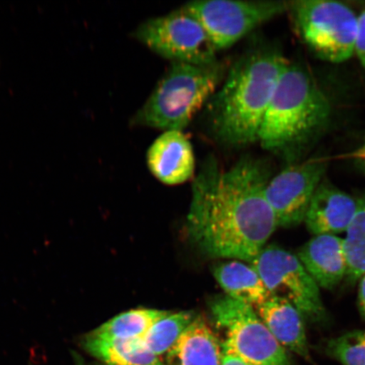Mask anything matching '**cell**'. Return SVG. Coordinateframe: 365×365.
Returning a JSON list of instances; mask_svg holds the SVG:
<instances>
[{
  "instance_id": "20",
  "label": "cell",
  "mask_w": 365,
  "mask_h": 365,
  "mask_svg": "<svg viewBox=\"0 0 365 365\" xmlns=\"http://www.w3.org/2000/svg\"><path fill=\"white\" fill-rule=\"evenodd\" d=\"M344 244L346 277L350 282H354L365 274V200H361L357 215L346 232Z\"/></svg>"
},
{
  "instance_id": "17",
  "label": "cell",
  "mask_w": 365,
  "mask_h": 365,
  "mask_svg": "<svg viewBox=\"0 0 365 365\" xmlns=\"http://www.w3.org/2000/svg\"><path fill=\"white\" fill-rule=\"evenodd\" d=\"M82 346L103 365H164L141 339H107L90 332L85 336Z\"/></svg>"
},
{
  "instance_id": "5",
  "label": "cell",
  "mask_w": 365,
  "mask_h": 365,
  "mask_svg": "<svg viewBox=\"0 0 365 365\" xmlns=\"http://www.w3.org/2000/svg\"><path fill=\"white\" fill-rule=\"evenodd\" d=\"M289 12L304 42L318 58L339 63L354 56L359 16L345 4L302 0L291 2Z\"/></svg>"
},
{
  "instance_id": "18",
  "label": "cell",
  "mask_w": 365,
  "mask_h": 365,
  "mask_svg": "<svg viewBox=\"0 0 365 365\" xmlns=\"http://www.w3.org/2000/svg\"><path fill=\"white\" fill-rule=\"evenodd\" d=\"M170 313L166 310L156 309H131L118 314L91 333L107 339H141L155 323Z\"/></svg>"
},
{
  "instance_id": "7",
  "label": "cell",
  "mask_w": 365,
  "mask_h": 365,
  "mask_svg": "<svg viewBox=\"0 0 365 365\" xmlns=\"http://www.w3.org/2000/svg\"><path fill=\"white\" fill-rule=\"evenodd\" d=\"M135 36L171 63L204 66L217 61V50L202 23L184 6L141 23Z\"/></svg>"
},
{
  "instance_id": "24",
  "label": "cell",
  "mask_w": 365,
  "mask_h": 365,
  "mask_svg": "<svg viewBox=\"0 0 365 365\" xmlns=\"http://www.w3.org/2000/svg\"><path fill=\"white\" fill-rule=\"evenodd\" d=\"M356 165L365 172V143L351 154Z\"/></svg>"
},
{
  "instance_id": "6",
  "label": "cell",
  "mask_w": 365,
  "mask_h": 365,
  "mask_svg": "<svg viewBox=\"0 0 365 365\" xmlns=\"http://www.w3.org/2000/svg\"><path fill=\"white\" fill-rule=\"evenodd\" d=\"M214 321L225 331L222 346L250 365H290L286 349L253 307L220 296L210 304Z\"/></svg>"
},
{
  "instance_id": "4",
  "label": "cell",
  "mask_w": 365,
  "mask_h": 365,
  "mask_svg": "<svg viewBox=\"0 0 365 365\" xmlns=\"http://www.w3.org/2000/svg\"><path fill=\"white\" fill-rule=\"evenodd\" d=\"M227 72L225 63L218 61L204 66L172 62L132 123L182 131L220 88Z\"/></svg>"
},
{
  "instance_id": "25",
  "label": "cell",
  "mask_w": 365,
  "mask_h": 365,
  "mask_svg": "<svg viewBox=\"0 0 365 365\" xmlns=\"http://www.w3.org/2000/svg\"><path fill=\"white\" fill-rule=\"evenodd\" d=\"M359 287V308L365 321V274L360 277Z\"/></svg>"
},
{
  "instance_id": "22",
  "label": "cell",
  "mask_w": 365,
  "mask_h": 365,
  "mask_svg": "<svg viewBox=\"0 0 365 365\" xmlns=\"http://www.w3.org/2000/svg\"><path fill=\"white\" fill-rule=\"evenodd\" d=\"M354 54L365 68V7L358 16V30L356 36Z\"/></svg>"
},
{
  "instance_id": "26",
  "label": "cell",
  "mask_w": 365,
  "mask_h": 365,
  "mask_svg": "<svg viewBox=\"0 0 365 365\" xmlns=\"http://www.w3.org/2000/svg\"><path fill=\"white\" fill-rule=\"evenodd\" d=\"M73 356H74L76 365H86L83 361V359H82L78 354L74 353L73 354Z\"/></svg>"
},
{
  "instance_id": "14",
  "label": "cell",
  "mask_w": 365,
  "mask_h": 365,
  "mask_svg": "<svg viewBox=\"0 0 365 365\" xmlns=\"http://www.w3.org/2000/svg\"><path fill=\"white\" fill-rule=\"evenodd\" d=\"M257 310L262 322L284 349L305 359H310L304 318L293 304L279 297L270 296Z\"/></svg>"
},
{
  "instance_id": "8",
  "label": "cell",
  "mask_w": 365,
  "mask_h": 365,
  "mask_svg": "<svg viewBox=\"0 0 365 365\" xmlns=\"http://www.w3.org/2000/svg\"><path fill=\"white\" fill-rule=\"evenodd\" d=\"M251 264L270 296L289 301L309 322H321L326 319L319 287L296 255L269 245Z\"/></svg>"
},
{
  "instance_id": "12",
  "label": "cell",
  "mask_w": 365,
  "mask_h": 365,
  "mask_svg": "<svg viewBox=\"0 0 365 365\" xmlns=\"http://www.w3.org/2000/svg\"><path fill=\"white\" fill-rule=\"evenodd\" d=\"M149 170L168 185L182 184L193 177L195 160L192 144L180 130H168L148 150Z\"/></svg>"
},
{
  "instance_id": "10",
  "label": "cell",
  "mask_w": 365,
  "mask_h": 365,
  "mask_svg": "<svg viewBox=\"0 0 365 365\" xmlns=\"http://www.w3.org/2000/svg\"><path fill=\"white\" fill-rule=\"evenodd\" d=\"M327 170L324 159H309L284 168L269 180L266 195L277 227H290L304 221L310 202Z\"/></svg>"
},
{
  "instance_id": "19",
  "label": "cell",
  "mask_w": 365,
  "mask_h": 365,
  "mask_svg": "<svg viewBox=\"0 0 365 365\" xmlns=\"http://www.w3.org/2000/svg\"><path fill=\"white\" fill-rule=\"evenodd\" d=\"M195 317L192 312L170 313L155 323L141 341L150 353L160 358L175 345Z\"/></svg>"
},
{
  "instance_id": "2",
  "label": "cell",
  "mask_w": 365,
  "mask_h": 365,
  "mask_svg": "<svg viewBox=\"0 0 365 365\" xmlns=\"http://www.w3.org/2000/svg\"><path fill=\"white\" fill-rule=\"evenodd\" d=\"M287 63L274 50L257 48L232 63L211 98L210 122L218 141L232 148L258 143L264 115Z\"/></svg>"
},
{
  "instance_id": "3",
  "label": "cell",
  "mask_w": 365,
  "mask_h": 365,
  "mask_svg": "<svg viewBox=\"0 0 365 365\" xmlns=\"http://www.w3.org/2000/svg\"><path fill=\"white\" fill-rule=\"evenodd\" d=\"M331 112L329 100L312 76L289 62L274 91L258 143L270 152L294 153L325 128Z\"/></svg>"
},
{
  "instance_id": "1",
  "label": "cell",
  "mask_w": 365,
  "mask_h": 365,
  "mask_svg": "<svg viewBox=\"0 0 365 365\" xmlns=\"http://www.w3.org/2000/svg\"><path fill=\"white\" fill-rule=\"evenodd\" d=\"M270 171L245 157L222 171L209 157L195 177L186 230L191 243L214 258L252 262L277 227L267 199Z\"/></svg>"
},
{
  "instance_id": "15",
  "label": "cell",
  "mask_w": 365,
  "mask_h": 365,
  "mask_svg": "<svg viewBox=\"0 0 365 365\" xmlns=\"http://www.w3.org/2000/svg\"><path fill=\"white\" fill-rule=\"evenodd\" d=\"M222 346L202 317L182 333L167 354V365H222Z\"/></svg>"
},
{
  "instance_id": "11",
  "label": "cell",
  "mask_w": 365,
  "mask_h": 365,
  "mask_svg": "<svg viewBox=\"0 0 365 365\" xmlns=\"http://www.w3.org/2000/svg\"><path fill=\"white\" fill-rule=\"evenodd\" d=\"M361 200L323 181L310 202L304 222L314 236L336 235L349 230Z\"/></svg>"
},
{
  "instance_id": "21",
  "label": "cell",
  "mask_w": 365,
  "mask_h": 365,
  "mask_svg": "<svg viewBox=\"0 0 365 365\" xmlns=\"http://www.w3.org/2000/svg\"><path fill=\"white\" fill-rule=\"evenodd\" d=\"M327 353L342 365H365V329L331 339L327 344Z\"/></svg>"
},
{
  "instance_id": "23",
  "label": "cell",
  "mask_w": 365,
  "mask_h": 365,
  "mask_svg": "<svg viewBox=\"0 0 365 365\" xmlns=\"http://www.w3.org/2000/svg\"><path fill=\"white\" fill-rule=\"evenodd\" d=\"M222 346V365H250L244 361L238 356L232 353L230 350Z\"/></svg>"
},
{
  "instance_id": "16",
  "label": "cell",
  "mask_w": 365,
  "mask_h": 365,
  "mask_svg": "<svg viewBox=\"0 0 365 365\" xmlns=\"http://www.w3.org/2000/svg\"><path fill=\"white\" fill-rule=\"evenodd\" d=\"M213 276L230 298L257 307L269 294L252 266L239 261L221 263L213 268Z\"/></svg>"
},
{
  "instance_id": "9",
  "label": "cell",
  "mask_w": 365,
  "mask_h": 365,
  "mask_svg": "<svg viewBox=\"0 0 365 365\" xmlns=\"http://www.w3.org/2000/svg\"><path fill=\"white\" fill-rule=\"evenodd\" d=\"M289 1H232L196 0L185 4L203 26L219 50L230 48L251 31L289 11Z\"/></svg>"
},
{
  "instance_id": "13",
  "label": "cell",
  "mask_w": 365,
  "mask_h": 365,
  "mask_svg": "<svg viewBox=\"0 0 365 365\" xmlns=\"http://www.w3.org/2000/svg\"><path fill=\"white\" fill-rule=\"evenodd\" d=\"M297 257L322 289H335L346 277L344 239L336 235L314 236L302 246Z\"/></svg>"
}]
</instances>
